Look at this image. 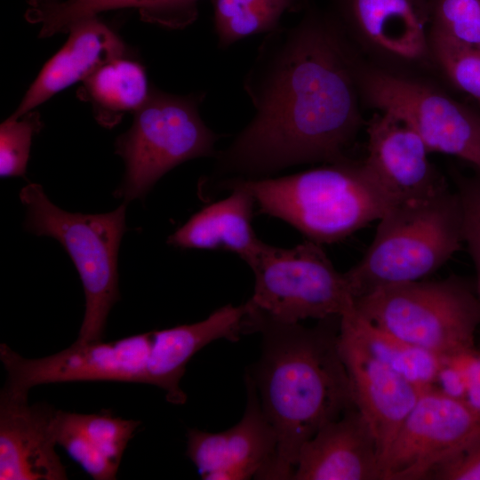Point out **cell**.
I'll return each mask as SVG.
<instances>
[{"label": "cell", "instance_id": "ba28073f", "mask_svg": "<svg viewBox=\"0 0 480 480\" xmlns=\"http://www.w3.org/2000/svg\"><path fill=\"white\" fill-rule=\"evenodd\" d=\"M198 98L151 90L131 128L116 141V152L125 164L116 197L126 204L141 199L173 167L213 155L217 135L203 122Z\"/></svg>", "mask_w": 480, "mask_h": 480}, {"label": "cell", "instance_id": "5b68a950", "mask_svg": "<svg viewBox=\"0 0 480 480\" xmlns=\"http://www.w3.org/2000/svg\"><path fill=\"white\" fill-rule=\"evenodd\" d=\"M354 307L378 328L446 363L472 354L480 325L476 289L455 276L380 287L355 299Z\"/></svg>", "mask_w": 480, "mask_h": 480}, {"label": "cell", "instance_id": "277c9868", "mask_svg": "<svg viewBox=\"0 0 480 480\" xmlns=\"http://www.w3.org/2000/svg\"><path fill=\"white\" fill-rule=\"evenodd\" d=\"M378 221L364 255L345 272L355 299L380 287L424 279L463 243L460 202L448 185L394 204Z\"/></svg>", "mask_w": 480, "mask_h": 480}, {"label": "cell", "instance_id": "9c48e42d", "mask_svg": "<svg viewBox=\"0 0 480 480\" xmlns=\"http://www.w3.org/2000/svg\"><path fill=\"white\" fill-rule=\"evenodd\" d=\"M361 99L404 120L428 150L480 168V112L417 79L362 63Z\"/></svg>", "mask_w": 480, "mask_h": 480}, {"label": "cell", "instance_id": "5bb4252c", "mask_svg": "<svg viewBox=\"0 0 480 480\" xmlns=\"http://www.w3.org/2000/svg\"><path fill=\"white\" fill-rule=\"evenodd\" d=\"M246 383V409L235 426L218 433L196 428L188 431L187 455L202 479H264L274 462L277 447L276 432L248 377Z\"/></svg>", "mask_w": 480, "mask_h": 480}, {"label": "cell", "instance_id": "d6986e66", "mask_svg": "<svg viewBox=\"0 0 480 480\" xmlns=\"http://www.w3.org/2000/svg\"><path fill=\"white\" fill-rule=\"evenodd\" d=\"M68 32V41L44 64L12 116L31 112L57 92L85 80L102 65L125 57L123 40L97 17L76 22Z\"/></svg>", "mask_w": 480, "mask_h": 480}, {"label": "cell", "instance_id": "8fae6325", "mask_svg": "<svg viewBox=\"0 0 480 480\" xmlns=\"http://www.w3.org/2000/svg\"><path fill=\"white\" fill-rule=\"evenodd\" d=\"M480 433V409L431 386L404 420L380 463V479H427L444 458Z\"/></svg>", "mask_w": 480, "mask_h": 480}, {"label": "cell", "instance_id": "f1b7e54d", "mask_svg": "<svg viewBox=\"0 0 480 480\" xmlns=\"http://www.w3.org/2000/svg\"><path fill=\"white\" fill-rule=\"evenodd\" d=\"M465 176L454 174L462 216V238L476 269L475 289L480 300V168Z\"/></svg>", "mask_w": 480, "mask_h": 480}, {"label": "cell", "instance_id": "4fadbf2b", "mask_svg": "<svg viewBox=\"0 0 480 480\" xmlns=\"http://www.w3.org/2000/svg\"><path fill=\"white\" fill-rule=\"evenodd\" d=\"M331 11L353 42L398 64L430 60L429 0H332Z\"/></svg>", "mask_w": 480, "mask_h": 480}, {"label": "cell", "instance_id": "7402d4cb", "mask_svg": "<svg viewBox=\"0 0 480 480\" xmlns=\"http://www.w3.org/2000/svg\"><path fill=\"white\" fill-rule=\"evenodd\" d=\"M199 0H68L54 1L38 7H31L26 18L40 23L41 37L59 32H68L76 22L109 10L134 8L148 22L172 28H181L197 17Z\"/></svg>", "mask_w": 480, "mask_h": 480}, {"label": "cell", "instance_id": "30bf717a", "mask_svg": "<svg viewBox=\"0 0 480 480\" xmlns=\"http://www.w3.org/2000/svg\"><path fill=\"white\" fill-rule=\"evenodd\" d=\"M150 332L114 341L76 340L60 352L41 358H25L0 345V359L7 372L3 392L28 396L31 388L71 381H118L148 384Z\"/></svg>", "mask_w": 480, "mask_h": 480}, {"label": "cell", "instance_id": "3957f363", "mask_svg": "<svg viewBox=\"0 0 480 480\" xmlns=\"http://www.w3.org/2000/svg\"><path fill=\"white\" fill-rule=\"evenodd\" d=\"M220 187L248 190L259 210L317 244L340 241L393 206L363 160L351 158L278 178H228Z\"/></svg>", "mask_w": 480, "mask_h": 480}, {"label": "cell", "instance_id": "e0dca14e", "mask_svg": "<svg viewBox=\"0 0 480 480\" xmlns=\"http://www.w3.org/2000/svg\"><path fill=\"white\" fill-rule=\"evenodd\" d=\"M292 479H380L376 439L356 407L326 424L301 446Z\"/></svg>", "mask_w": 480, "mask_h": 480}, {"label": "cell", "instance_id": "ac0fdd59", "mask_svg": "<svg viewBox=\"0 0 480 480\" xmlns=\"http://www.w3.org/2000/svg\"><path fill=\"white\" fill-rule=\"evenodd\" d=\"M246 304L227 305L205 319L150 332L148 384L162 388L168 402L183 404L187 396L180 388L186 365L209 343L226 339L237 341L246 332Z\"/></svg>", "mask_w": 480, "mask_h": 480}, {"label": "cell", "instance_id": "7c38bea8", "mask_svg": "<svg viewBox=\"0 0 480 480\" xmlns=\"http://www.w3.org/2000/svg\"><path fill=\"white\" fill-rule=\"evenodd\" d=\"M339 348L356 407L372 428L381 463L404 420L432 385L416 383L398 372L341 319Z\"/></svg>", "mask_w": 480, "mask_h": 480}, {"label": "cell", "instance_id": "6da1fadb", "mask_svg": "<svg viewBox=\"0 0 480 480\" xmlns=\"http://www.w3.org/2000/svg\"><path fill=\"white\" fill-rule=\"evenodd\" d=\"M361 66L331 10L308 4L296 25L269 32L244 80L256 113L218 155V172L255 179L350 158L363 124Z\"/></svg>", "mask_w": 480, "mask_h": 480}, {"label": "cell", "instance_id": "83f0119b", "mask_svg": "<svg viewBox=\"0 0 480 480\" xmlns=\"http://www.w3.org/2000/svg\"><path fill=\"white\" fill-rule=\"evenodd\" d=\"M40 116L28 112L11 116L0 127V175L23 177L26 174L32 138L42 128Z\"/></svg>", "mask_w": 480, "mask_h": 480}, {"label": "cell", "instance_id": "52a82bcc", "mask_svg": "<svg viewBox=\"0 0 480 480\" xmlns=\"http://www.w3.org/2000/svg\"><path fill=\"white\" fill-rule=\"evenodd\" d=\"M248 265L255 284L245 303L247 324L260 320L281 324L323 320L341 316L354 308L346 274L335 268L320 244L306 240L281 248L262 243Z\"/></svg>", "mask_w": 480, "mask_h": 480}, {"label": "cell", "instance_id": "ffe728a7", "mask_svg": "<svg viewBox=\"0 0 480 480\" xmlns=\"http://www.w3.org/2000/svg\"><path fill=\"white\" fill-rule=\"evenodd\" d=\"M140 420L114 417L109 412L77 413L58 410L57 444L92 479L113 480Z\"/></svg>", "mask_w": 480, "mask_h": 480}, {"label": "cell", "instance_id": "2e32d148", "mask_svg": "<svg viewBox=\"0 0 480 480\" xmlns=\"http://www.w3.org/2000/svg\"><path fill=\"white\" fill-rule=\"evenodd\" d=\"M57 411L29 404L28 396H0V479L64 480L66 467L55 451Z\"/></svg>", "mask_w": 480, "mask_h": 480}, {"label": "cell", "instance_id": "44dd1931", "mask_svg": "<svg viewBox=\"0 0 480 480\" xmlns=\"http://www.w3.org/2000/svg\"><path fill=\"white\" fill-rule=\"evenodd\" d=\"M220 188L231 190V194L195 213L167 242L183 249L229 251L249 264L263 243L252 228L255 200L238 186Z\"/></svg>", "mask_w": 480, "mask_h": 480}, {"label": "cell", "instance_id": "9a60e30c", "mask_svg": "<svg viewBox=\"0 0 480 480\" xmlns=\"http://www.w3.org/2000/svg\"><path fill=\"white\" fill-rule=\"evenodd\" d=\"M366 133L363 162L393 205L428 196L447 185L431 164L424 141L397 116L374 113Z\"/></svg>", "mask_w": 480, "mask_h": 480}, {"label": "cell", "instance_id": "f546056e", "mask_svg": "<svg viewBox=\"0 0 480 480\" xmlns=\"http://www.w3.org/2000/svg\"><path fill=\"white\" fill-rule=\"evenodd\" d=\"M427 479L480 480V433L436 465Z\"/></svg>", "mask_w": 480, "mask_h": 480}, {"label": "cell", "instance_id": "4316f807", "mask_svg": "<svg viewBox=\"0 0 480 480\" xmlns=\"http://www.w3.org/2000/svg\"><path fill=\"white\" fill-rule=\"evenodd\" d=\"M429 33L480 47V0H429Z\"/></svg>", "mask_w": 480, "mask_h": 480}, {"label": "cell", "instance_id": "8992f818", "mask_svg": "<svg viewBox=\"0 0 480 480\" xmlns=\"http://www.w3.org/2000/svg\"><path fill=\"white\" fill-rule=\"evenodd\" d=\"M20 199L26 209L25 229L59 241L79 274L85 312L76 340H102L108 316L120 299L117 259L126 204L106 213L69 212L52 204L36 183L23 187Z\"/></svg>", "mask_w": 480, "mask_h": 480}, {"label": "cell", "instance_id": "1f68e13d", "mask_svg": "<svg viewBox=\"0 0 480 480\" xmlns=\"http://www.w3.org/2000/svg\"><path fill=\"white\" fill-rule=\"evenodd\" d=\"M479 106H480V104H479Z\"/></svg>", "mask_w": 480, "mask_h": 480}, {"label": "cell", "instance_id": "cb8c5ba5", "mask_svg": "<svg viewBox=\"0 0 480 480\" xmlns=\"http://www.w3.org/2000/svg\"><path fill=\"white\" fill-rule=\"evenodd\" d=\"M219 45L228 47L244 37L272 32L285 12L305 10L308 0H212Z\"/></svg>", "mask_w": 480, "mask_h": 480}, {"label": "cell", "instance_id": "4dcf8cb0", "mask_svg": "<svg viewBox=\"0 0 480 480\" xmlns=\"http://www.w3.org/2000/svg\"><path fill=\"white\" fill-rule=\"evenodd\" d=\"M54 1H56V0H28L29 4L32 7H38V6H41L43 4L52 3Z\"/></svg>", "mask_w": 480, "mask_h": 480}, {"label": "cell", "instance_id": "603a6c76", "mask_svg": "<svg viewBox=\"0 0 480 480\" xmlns=\"http://www.w3.org/2000/svg\"><path fill=\"white\" fill-rule=\"evenodd\" d=\"M83 82L81 98L92 103L95 119L108 128L125 113L134 114L151 92L144 68L125 57L102 65Z\"/></svg>", "mask_w": 480, "mask_h": 480}, {"label": "cell", "instance_id": "d4e9b609", "mask_svg": "<svg viewBox=\"0 0 480 480\" xmlns=\"http://www.w3.org/2000/svg\"><path fill=\"white\" fill-rule=\"evenodd\" d=\"M340 319L380 358L416 383L432 385L448 364L378 328L361 316L355 307Z\"/></svg>", "mask_w": 480, "mask_h": 480}, {"label": "cell", "instance_id": "484cf974", "mask_svg": "<svg viewBox=\"0 0 480 480\" xmlns=\"http://www.w3.org/2000/svg\"><path fill=\"white\" fill-rule=\"evenodd\" d=\"M429 51L450 83L480 104V47L429 33Z\"/></svg>", "mask_w": 480, "mask_h": 480}, {"label": "cell", "instance_id": "7a4b0ae2", "mask_svg": "<svg viewBox=\"0 0 480 480\" xmlns=\"http://www.w3.org/2000/svg\"><path fill=\"white\" fill-rule=\"evenodd\" d=\"M340 316L314 327L253 321L261 355L247 377L277 440L264 479H292L301 446L326 424L356 407L339 348Z\"/></svg>", "mask_w": 480, "mask_h": 480}]
</instances>
